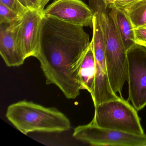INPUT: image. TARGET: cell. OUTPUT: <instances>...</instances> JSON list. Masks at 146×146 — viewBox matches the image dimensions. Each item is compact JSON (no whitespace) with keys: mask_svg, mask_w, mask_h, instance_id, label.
I'll return each mask as SVG.
<instances>
[{"mask_svg":"<svg viewBox=\"0 0 146 146\" xmlns=\"http://www.w3.org/2000/svg\"><path fill=\"white\" fill-rule=\"evenodd\" d=\"M6 116L18 130L25 135L35 131L61 132L71 128L70 119L58 109L26 100L9 106Z\"/></svg>","mask_w":146,"mask_h":146,"instance_id":"6da1fadb","label":"cell"},{"mask_svg":"<svg viewBox=\"0 0 146 146\" xmlns=\"http://www.w3.org/2000/svg\"><path fill=\"white\" fill-rule=\"evenodd\" d=\"M89 3L102 31L109 82L113 84L123 83L127 80V50L108 6L104 0H89Z\"/></svg>","mask_w":146,"mask_h":146,"instance_id":"7a4b0ae2","label":"cell"},{"mask_svg":"<svg viewBox=\"0 0 146 146\" xmlns=\"http://www.w3.org/2000/svg\"><path fill=\"white\" fill-rule=\"evenodd\" d=\"M92 122L101 128L137 135L145 134L137 111L123 97L95 107Z\"/></svg>","mask_w":146,"mask_h":146,"instance_id":"3957f363","label":"cell"},{"mask_svg":"<svg viewBox=\"0 0 146 146\" xmlns=\"http://www.w3.org/2000/svg\"><path fill=\"white\" fill-rule=\"evenodd\" d=\"M128 100L138 111L146 106V48L135 44L127 50Z\"/></svg>","mask_w":146,"mask_h":146,"instance_id":"277c9868","label":"cell"},{"mask_svg":"<svg viewBox=\"0 0 146 146\" xmlns=\"http://www.w3.org/2000/svg\"><path fill=\"white\" fill-rule=\"evenodd\" d=\"M72 135L92 146H146V134L134 135L101 128L92 121L76 127Z\"/></svg>","mask_w":146,"mask_h":146,"instance_id":"5b68a950","label":"cell"},{"mask_svg":"<svg viewBox=\"0 0 146 146\" xmlns=\"http://www.w3.org/2000/svg\"><path fill=\"white\" fill-rule=\"evenodd\" d=\"M93 29L91 42L95 59L96 74L94 90L90 94L95 107L102 102L118 99L119 96L113 91L109 83L103 35L95 15L93 18Z\"/></svg>","mask_w":146,"mask_h":146,"instance_id":"8992f818","label":"cell"},{"mask_svg":"<svg viewBox=\"0 0 146 146\" xmlns=\"http://www.w3.org/2000/svg\"><path fill=\"white\" fill-rule=\"evenodd\" d=\"M43 14L66 23L93 28L94 13L82 0H56L44 9Z\"/></svg>","mask_w":146,"mask_h":146,"instance_id":"52a82bcc","label":"cell"},{"mask_svg":"<svg viewBox=\"0 0 146 146\" xmlns=\"http://www.w3.org/2000/svg\"><path fill=\"white\" fill-rule=\"evenodd\" d=\"M43 12L28 10L16 20L17 37L26 58L38 51Z\"/></svg>","mask_w":146,"mask_h":146,"instance_id":"ba28073f","label":"cell"},{"mask_svg":"<svg viewBox=\"0 0 146 146\" xmlns=\"http://www.w3.org/2000/svg\"><path fill=\"white\" fill-rule=\"evenodd\" d=\"M16 21L0 24V54L9 67L20 66L26 59L17 37Z\"/></svg>","mask_w":146,"mask_h":146,"instance_id":"9c48e42d","label":"cell"},{"mask_svg":"<svg viewBox=\"0 0 146 146\" xmlns=\"http://www.w3.org/2000/svg\"><path fill=\"white\" fill-rule=\"evenodd\" d=\"M95 59L91 41L85 52L79 68L78 82L80 89L93 92L95 79Z\"/></svg>","mask_w":146,"mask_h":146,"instance_id":"30bf717a","label":"cell"},{"mask_svg":"<svg viewBox=\"0 0 146 146\" xmlns=\"http://www.w3.org/2000/svg\"><path fill=\"white\" fill-rule=\"evenodd\" d=\"M108 7L125 49L128 50L135 44L131 23L123 10L119 9L113 5L108 6Z\"/></svg>","mask_w":146,"mask_h":146,"instance_id":"8fae6325","label":"cell"},{"mask_svg":"<svg viewBox=\"0 0 146 146\" xmlns=\"http://www.w3.org/2000/svg\"><path fill=\"white\" fill-rule=\"evenodd\" d=\"M133 29L146 26V0H139L124 9Z\"/></svg>","mask_w":146,"mask_h":146,"instance_id":"7c38bea8","label":"cell"},{"mask_svg":"<svg viewBox=\"0 0 146 146\" xmlns=\"http://www.w3.org/2000/svg\"><path fill=\"white\" fill-rule=\"evenodd\" d=\"M21 17L13 10L0 3V24L11 23Z\"/></svg>","mask_w":146,"mask_h":146,"instance_id":"4fadbf2b","label":"cell"},{"mask_svg":"<svg viewBox=\"0 0 146 146\" xmlns=\"http://www.w3.org/2000/svg\"><path fill=\"white\" fill-rule=\"evenodd\" d=\"M28 10L43 12L44 7L50 0H19Z\"/></svg>","mask_w":146,"mask_h":146,"instance_id":"5bb4252c","label":"cell"},{"mask_svg":"<svg viewBox=\"0 0 146 146\" xmlns=\"http://www.w3.org/2000/svg\"><path fill=\"white\" fill-rule=\"evenodd\" d=\"M0 3L13 10L20 16L23 15L29 10L19 0H0Z\"/></svg>","mask_w":146,"mask_h":146,"instance_id":"9a60e30c","label":"cell"},{"mask_svg":"<svg viewBox=\"0 0 146 146\" xmlns=\"http://www.w3.org/2000/svg\"><path fill=\"white\" fill-rule=\"evenodd\" d=\"M134 39L136 44L146 45V27H141L133 29Z\"/></svg>","mask_w":146,"mask_h":146,"instance_id":"2e32d148","label":"cell"},{"mask_svg":"<svg viewBox=\"0 0 146 146\" xmlns=\"http://www.w3.org/2000/svg\"><path fill=\"white\" fill-rule=\"evenodd\" d=\"M138 1L139 0H116L115 3L112 5L119 9L124 10L129 5Z\"/></svg>","mask_w":146,"mask_h":146,"instance_id":"e0dca14e","label":"cell"},{"mask_svg":"<svg viewBox=\"0 0 146 146\" xmlns=\"http://www.w3.org/2000/svg\"><path fill=\"white\" fill-rule=\"evenodd\" d=\"M107 6L112 5L115 3L116 0H104Z\"/></svg>","mask_w":146,"mask_h":146,"instance_id":"ac0fdd59","label":"cell"},{"mask_svg":"<svg viewBox=\"0 0 146 146\" xmlns=\"http://www.w3.org/2000/svg\"><path fill=\"white\" fill-rule=\"evenodd\" d=\"M145 46V47L146 48V45H144V46Z\"/></svg>","mask_w":146,"mask_h":146,"instance_id":"d6986e66","label":"cell"},{"mask_svg":"<svg viewBox=\"0 0 146 146\" xmlns=\"http://www.w3.org/2000/svg\"></svg>","mask_w":146,"mask_h":146,"instance_id":"ffe728a7","label":"cell"}]
</instances>
